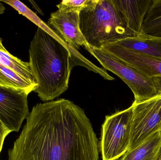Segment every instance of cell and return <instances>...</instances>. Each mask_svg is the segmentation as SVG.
I'll list each match as a JSON object with an SVG mask.
<instances>
[{"mask_svg": "<svg viewBox=\"0 0 161 160\" xmlns=\"http://www.w3.org/2000/svg\"><path fill=\"white\" fill-rule=\"evenodd\" d=\"M5 9V8L4 6L0 1V15L3 14L4 12Z\"/></svg>", "mask_w": 161, "mask_h": 160, "instance_id": "18", "label": "cell"}, {"mask_svg": "<svg viewBox=\"0 0 161 160\" xmlns=\"http://www.w3.org/2000/svg\"><path fill=\"white\" fill-rule=\"evenodd\" d=\"M58 9L51 14L48 25L65 43L77 49L89 47L79 27L80 11L60 3Z\"/></svg>", "mask_w": 161, "mask_h": 160, "instance_id": "8", "label": "cell"}, {"mask_svg": "<svg viewBox=\"0 0 161 160\" xmlns=\"http://www.w3.org/2000/svg\"><path fill=\"white\" fill-rule=\"evenodd\" d=\"M115 43L125 49L161 60V37L142 33Z\"/></svg>", "mask_w": 161, "mask_h": 160, "instance_id": "11", "label": "cell"}, {"mask_svg": "<svg viewBox=\"0 0 161 160\" xmlns=\"http://www.w3.org/2000/svg\"><path fill=\"white\" fill-rule=\"evenodd\" d=\"M11 132H12L7 128L0 120V154L3 148L5 139Z\"/></svg>", "mask_w": 161, "mask_h": 160, "instance_id": "17", "label": "cell"}, {"mask_svg": "<svg viewBox=\"0 0 161 160\" xmlns=\"http://www.w3.org/2000/svg\"><path fill=\"white\" fill-rule=\"evenodd\" d=\"M79 27L88 46L97 49L138 35L127 27L111 0H90L79 13Z\"/></svg>", "mask_w": 161, "mask_h": 160, "instance_id": "3", "label": "cell"}, {"mask_svg": "<svg viewBox=\"0 0 161 160\" xmlns=\"http://www.w3.org/2000/svg\"><path fill=\"white\" fill-rule=\"evenodd\" d=\"M0 64L18 73L23 78L37 85L29 66V63L24 62L21 59L9 53L4 48L3 40L0 38Z\"/></svg>", "mask_w": 161, "mask_h": 160, "instance_id": "13", "label": "cell"}, {"mask_svg": "<svg viewBox=\"0 0 161 160\" xmlns=\"http://www.w3.org/2000/svg\"></svg>", "mask_w": 161, "mask_h": 160, "instance_id": "20", "label": "cell"}, {"mask_svg": "<svg viewBox=\"0 0 161 160\" xmlns=\"http://www.w3.org/2000/svg\"><path fill=\"white\" fill-rule=\"evenodd\" d=\"M72 47L63 45L38 27L30 43L29 65L37 84L35 92L43 101L53 100L67 91L75 66L87 69L92 63Z\"/></svg>", "mask_w": 161, "mask_h": 160, "instance_id": "2", "label": "cell"}, {"mask_svg": "<svg viewBox=\"0 0 161 160\" xmlns=\"http://www.w3.org/2000/svg\"><path fill=\"white\" fill-rule=\"evenodd\" d=\"M100 49L147 77L157 78L161 81V60L125 49L116 43L107 44Z\"/></svg>", "mask_w": 161, "mask_h": 160, "instance_id": "9", "label": "cell"}, {"mask_svg": "<svg viewBox=\"0 0 161 160\" xmlns=\"http://www.w3.org/2000/svg\"><path fill=\"white\" fill-rule=\"evenodd\" d=\"M90 0H63L60 4L80 11L89 3Z\"/></svg>", "mask_w": 161, "mask_h": 160, "instance_id": "16", "label": "cell"}, {"mask_svg": "<svg viewBox=\"0 0 161 160\" xmlns=\"http://www.w3.org/2000/svg\"><path fill=\"white\" fill-rule=\"evenodd\" d=\"M161 147V131H159L117 160H158Z\"/></svg>", "mask_w": 161, "mask_h": 160, "instance_id": "12", "label": "cell"}, {"mask_svg": "<svg viewBox=\"0 0 161 160\" xmlns=\"http://www.w3.org/2000/svg\"><path fill=\"white\" fill-rule=\"evenodd\" d=\"M128 151L161 129V94L140 103H134Z\"/></svg>", "mask_w": 161, "mask_h": 160, "instance_id": "6", "label": "cell"}, {"mask_svg": "<svg viewBox=\"0 0 161 160\" xmlns=\"http://www.w3.org/2000/svg\"><path fill=\"white\" fill-rule=\"evenodd\" d=\"M28 95L21 89L0 86V120L11 132H19L30 113Z\"/></svg>", "mask_w": 161, "mask_h": 160, "instance_id": "7", "label": "cell"}, {"mask_svg": "<svg viewBox=\"0 0 161 160\" xmlns=\"http://www.w3.org/2000/svg\"><path fill=\"white\" fill-rule=\"evenodd\" d=\"M86 50L107 70L119 77L130 87L134 96V103H140L161 94L159 79L147 77L130 66L100 49L90 47Z\"/></svg>", "mask_w": 161, "mask_h": 160, "instance_id": "4", "label": "cell"}, {"mask_svg": "<svg viewBox=\"0 0 161 160\" xmlns=\"http://www.w3.org/2000/svg\"><path fill=\"white\" fill-rule=\"evenodd\" d=\"M99 152L84 111L60 99L33 107L8 156V160H99Z\"/></svg>", "mask_w": 161, "mask_h": 160, "instance_id": "1", "label": "cell"}, {"mask_svg": "<svg viewBox=\"0 0 161 160\" xmlns=\"http://www.w3.org/2000/svg\"><path fill=\"white\" fill-rule=\"evenodd\" d=\"M127 27L137 35L143 25L152 0H111Z\"/></svg>", "mask_w": 161, "mask_h": 160, "instance_id": "10", "label": "cell"}, {"mask_svg": "<svg viewBox=\"0 0 161 160\" xmlns=\"http://www.w3.org/2000/svg\"><path fill=\"white\" fill-rule=\"evenodd\" d=\"M132 113L131 106L106 116L99 145L102 160H117L128 151Z\"/></svg>", "mask_w": 161, "mask_h": 160, "instance_id": "5", "label": "cell"}, {"mask_svg": "<svg viewBox=\"0 0 161 160\" xmlns=\"http://www.w3.org/2000/svg\"><path fill=\"white\" fill-rule=\"evenodd\" d=\"M142 32L161 37V0H152L143 25Z\"/></svg>", "mask_w": 161, "mask_h": 160, "instance_id": "15", "label": "cell"}, {"mask_svg": "<svg viewBox=\"0 0 161 160\" xmlns=\"http://www.w3.org/2000/svg\"><path fill=\"white\" fill-rule=\"evenodd\" d=\"M0 86L24 90L29 95L37 85L32 83L9 68L0 64Z\"/></svg>", "mask_w": 161, "mask_h": 160, "instance_id": "14", "label": "cell"}, {"mask_svg": "<svg viewBox=\"0 0 161 160\" xmlns=\"http://www.w3.org/2000/svg\"><path fill=\"white\" fill-rule=\"evenodd\" d=\"M158 160H161V147L160 149L158 159Z\"/></svg>", "mask_w": 161, "mask_h": 160, "instance_id": "19", "label": "cell"}]
</instances>
